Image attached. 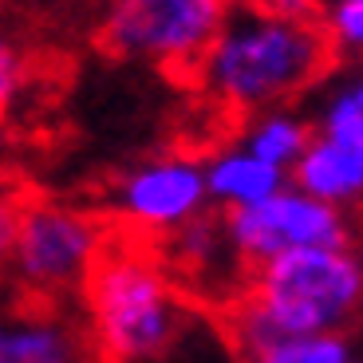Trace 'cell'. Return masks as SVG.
I'll list each match as a JSON object with an SVG mask.
<instances>
[{"label": "cell", "mask_w": 363, "mask_h": 363, "mask_svg": "<svg viewBox=\"0 0 363 363\" xmlns=\"http://www.w3.org/2000/svg\"><path fill=\"white\" fill-rule=\"evenodd\" d=\"M75 308L99 363H241L225 316L198 304L146 241L111 237Z\"/></svg>", "instance_id": "cell-1"}, {"label": "cell", "mask_w": 363, "mask_h": 363, "mask_svg": "<svg viewBox=\"0 0 363 363\" xmlns=\"http://www.w3.org/2000/svg\"><path fill=\"white\" fill-rule=\"evenodd\" d=\"M336 67L320 20H284L233 0L218 40L194 67L190 83L229 118H253L296 103L304 91L324 83Z\"/></svg>", "instance_id": "cell-2"}, {"label": "cell", "mask_w": 363, "mask_h": 363, "mask_svg": "<svg viewBox=\"0 0 363 363\" xmlns=\"http://www.w3.org/2000/svg\"><path fill=\"white\" fill-rule=\"evenodd\" d=\"M225 328L237 352H264L289 340L352 336L363 320V249H296L249 269Z\"/></svg>", "instance_id": "cell-3"}, {"label": "cell", "mask_w": 363, "mask_h": 363, "mask_svg": "<svg viewBox=\"0 0 363 363\" xmlns=\"http://www.w3.org/2000/svg\"><path fill=\"white\" fill-rule=\"evenodd\" d=\"M111 237L115 229L95 209L52 198H28L4 272L12 277L20 296L75 304L99 257L107 253Z\"/></svg>", "instance_id": "cell-4"}, {"label": "cell", "mask_w": 363, "mask_h": 363, "mask_svg": "<svg viewBox=\"0 0 363 363\" xmlns=\"http://www.w3.org/2000/svg\"><path fill=\"white\" fill-rule=\"evenodd\" d=\"M229 9L233 0H99L91 32L115 60L190 79Z\"/></svg>", "instance_id": "cell-5"}, {"label": "cell", "mask_w": 363, "mask_h": 363, "mask_svg": "<svg viewBox=\"0 0 363 363\" xmlns=\"http://www.w3.org/2000/svg\"><path fill=\"white\" fill-rule=\"evenodd\" d=\"M221 225L245 269L296 249H363V221L355 209L328 206L296 186H284L249 209L221 213Z\"/></svg>", "instance_id": "cell-6"}, {"label": "cell", "mask_w": 363, "mask_h": 363, "mask_svg": "<svg viewBox=\"0 0 363 363\" xmlns=\"http://www.w3.org/2000/svg\"><path fill=\"white\" fill-rule=\"evenodd\" d=\"M209 209L201 158L186 150L143 158L107 190V225L118 237L162 245Z\"/></svg>", "instance_id": "cell-7"}, {"label": "cell", "mask_w": 363, "mask_h": 363, "mask_svg": "<svg viewBox=\"0 0 363 363\" xmlns=\"http://www.w3.org/2000/svg\"><path fill=\"white\" fill-rule=\"evenodd\" d=\"M155 249L162 253L166 269L178 277L182 289L213 312H225L249 281V269L229 245L218 209H206L201 218H194Z\"/></svg>", "instance_id": "cell-8"}, {"label": "cell", "mask_w": 363, "mask_h": 363, "mask_svg": "<svg viewBox=\"0 0 363 363\" xmlns=\"http://www.w3.org/2000/svg\"><path fill=\"white\" fill-rule=\"evenodd\" d=\"M0 363H99L75 304L0 300Z\"/></svg>", "instance_id": "cell-9"}, {"label": "cell", "mask_w": 363, "mask_h": 363, "mask_svg": "<svg viewBox=\"0 0 363 363\" xmlns=\"http://www.w3.org/2000/svg\"><path fill=\"white\" fill-rule=\"evenodd\" d=\"M289 186L340 209L363 201V115L316 118L300 162L289 170Z\"/></svg>", "instance_id": "cell-10"}, {"label": "cell", "mask_w": 363, "mask_h": 363, "mask_svg": "<svg viewBox=\"0 0 363 363\" xmlns=\"http://www.w3.org/2000/svg\"><path fill=\"white\" fill-rule=\"evenodd\" d=\"M201 174H206L209 209H218V213L249 209V206H257V201L272 198L277 190L289 186V174L272 170L269 162L253 158L245 146H237V143H225L218 150H209L201 158Z\"/></svg>", "instance_id": "cell-11"}, {"label": "cell", "mask_w": 363, "mask_h": 363, "mask_svg": "<svg viewBox=\"0 0 363 363\" xmlns=\"http://www.w3.org/2000/svg\"><path fill=\"white\" fill-rule=\"evenodd\" d=\"M308 138H312V118L296 115L292 107H277V111H261V115L245 118L241 135H237V146H245L249 155L269 162L272 170L289 174L300 162Z\"/></svg>", "instance_id": "cell-12"}, {"label": "cell", "mask_w": 363, "mask_h": 363, "mask_svg": "<svg viewBox=\"0 0 363 363\" xmlns=\"http://www.w3.org/2000/svg\"><path fill=\"white\" fill-rule=\"evenodd\" d=\"M99 0H0V16L28 28H64L95 20Z\"/></svg>", "instance_id": "cell-13"}, {"label": "cell", "mask_w": 363, "mask_h": 363, "mask_svg": "<svg viewBox=\"0 0 363 363\" xmlns=\"http://www.w3.org/2000/svg\"><path fill=\"white\" fill-rule=\"evenodd\" d=\"M352 336H320V340H289L264 352L241 355V363H352Z\"/></svg>", "instance_id": "cell-14"}, {"label": "cell", "mask_w": 363, "mask_h": 363, "mask_svg": "<svg viewBox=\"0 0 363 363\" xmlns=\"http://www.w3.org/2000/svg\"><path fill=\"white\" fill-rule=\"evenodd\" d=\"M24 83H28L24 36L16 32V24H12V20L0 16V118L16 107Z\"/></svg>", "instance_id": "cell-15"}, {"label": "cell", "mask_w": 363, "mask_h": 363, "mask_svg": "<svg viewBox=\"0 0 363 363\" xmlns=\"http://www.w3.org/2000/svg\"><path fill=\"white\" fill-rule=\"evenodd\" d=\"M320 28H324L336 60H363V0L324 9L320 12Z\"/></svg>", "instance_id": "cell-16"}, {"label": "cell", "mask_w": 363, "mask_h": 363, "mask_svg": "<svg viewBox=\"0 0 363 363\" xmlns=\"http://www.w3.org/2000/svg\"><path fill=\"white\" fill-rule=\"evenodd\" d=\"M28 206V194L20 190V182L0 174V272L9 269L12 245H16V229H20V213Z\"/></svg>", "instance_id": "cell-17"}, {"label": "cell", "mask_w": 363, "mask_h": 363, "mask_svg": "<svg viewBox=\"0 0 363 363\" xmlns=\"http://www.w3.org/2000/svg\"><path fill=\"white\" fill-rule=\"evenodd\" d=\"M316 4H320V12H324V9H332V4H347V0H316Z\"/></svg>", "instance_id": "cell-18"}, {"label": "cell", "mask_w": 363, "mask_h": 363, "mask_svg": "<svg viewBox=\"0 0 363 363\" xmlns=\"http://www.w3.org/2000/svg\"><path fill=\"white\" fill-rule=\"evenodd\" d=\"M352 363H363V355H352Z\"/></svg>", "instance_id": "cell-19"}]
</instances>
